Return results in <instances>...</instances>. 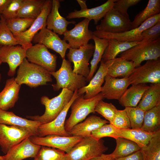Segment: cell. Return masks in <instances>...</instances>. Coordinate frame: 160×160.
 I'll use <instances>...</instances> for the list:
<instances>
[{"label": "cell", "instance_id": "obj_1", "mask_svg": "<svg viewBox=\"0 0 160 160\" xmlns=\"http://www.w3.org/2000/svg\"><path fill=\"white\" fill-rule=\"evenodd\" d=\"M15 79L19 85L25 84L31 87L45 85L52 80L49 72L29 62L26 58L19 65Z\"/></svg>", "mask_w": 160, "mask_h": 160}, {"label": "cell", "instance_id": "obj_2", "mask_svg": "<svg viewBox=\"0 0 160 160\" xmlns=\"http://www.w3.org/2000/svg\"><path fill=\"white\" fill-rule=\"evenodd\" d=\"M73 93V92L63 88L58 95L52 98L46 96H42L41 102L45 107L44 113L41 116H27L26 117L39 122L41 124L52 121L70 101Z\"/></svg>", "mask_w": 160, "mask_h": 160}, {"label": "cell", "instance_id": "obj_3", "mask_svg": "<svg viewBox=\"0 0 160 160\" xmlns=\"http://www.w3.org/2000/svg\"><path fill=\"white\" fill-rule=\"evenodd\" d=\"M119 56L132 62L135 68L144 61L157 60L160 57V38L146 41L143 40L140 44L120 53Z\"/></svg>", "mask_w": 160, "mask_h": 160}, {"label": "cell", "instance_id": "obj_4", "mask_svg": "<svg viewBox=\"0 0 160 160\" xmlns=\"http://www.w3.org/2000/svg\"><path fill=\"white\" fill-rule=\"evenodd\" d=\"M50 73L56 80V83L52 85L55 91L65 88L74 92L86 86V78L74 73L71 62L65 59L58 70Z\"/></svg>", "mask_w": 160, "mask_h": 160}, {"label": "cell", "instance_id": "obj_5", "mask_svg": "<svg viewBox=\"0 0 160 160\" xmlns=\"http://www.w3.org/2000/svg\"><path fill=\"white\" fill-rule=\"evenodd\" d=\"M101 93L89 99H85L84 95L79 96L72 104L71 114L65 123V129L68 132L77 124L84 120L91 113H95V108L103 99Z\"/></svg>", "mask_w": 160, "mask_h": 160}, {"label": "cell", "instance_id": "obj_6", "mask_svg": "<svg viewBox=\"0 0 160 160\" xmlns=\"http://www.w3.org/2000/svg\"><path fill=\"white\" fill-rule=\"evenodd\" d=\"M108 149L101 139L91 136L83 138L66 153L68 160H89L101 155Z\"/></svg>", "mask_w": 160, "mask_h": 160}, {"label": "cell", "instance_id": "obj_7", "mask_svg": "<svg viewBox=\"0 0 160 160\" xmlns=\"http://www.w3.org/2000/svg\"><path fill=\"white\" fill-rule=\"evenodd\" d=\"M96 25V31L111 33H120L132 30L129 17L123 15L113 7Z\"/></svg>", "mask_w": 160, "mask_h": 160}, {"label": "cell", "instance_id": "obj_8", "mask_svg": "<svg viewBox=\"0 0 160 160\" xmlns=\"http://www.w3.org/2000/svg\"><path fill=\"white\" fill-rule=\"evenodd\" d=\"M130 84L160 83V60L147 61L142 65L135 68L128 77Z\"/></svg>", "mask_w": 160, "mask_h": 160}, {"label": "cell", "instance_id": "obj_9", "mask_svg": "<svg viewBox=\"0 0 160 160\" xmlns=\"http://www.w3.org/2000/svg\"><path fill=\"white\" fill-rule=\"evenodd\" d=\"M159 21H160V13L148 19L138 27L124 32L111 33L95 30L93 32V34L101 39H114L120 41L128 42L140 41L143 40L141 35L142 32Z\"/></svg>", "mask_w": 160, "mask_h": 160}, {"label": "cell", "instance_id": "obj_10", "mask_svg": "<svg viewBox=\"0 0 160 160\" xmlns=\"http://www.w3.org/2000/svg\"><path fill=\"white\" fill-rule=\"evenodd\" d=\"M94 49L95 46L92 43L88 44L78 49H69L66 55L68 60L73 63L74 73L87 77L90 71L89 63L93 55Z\"/></svg>", "mask_w": 160, "mask_h": 160}, {"label": "cell", "instance_id": "obj_11", "mask_svg": "<svg viewBox=\"0 0 160 160\" xmlns=\"http://www.w3.org/2000/svg\"><path fill=\"white\" fill-rule=\"evenodd\" d=\"M57 56L51 53L43 44H36L28 48L26 58L30 62L43 68L49 72L55 71Z\"/></svg>", "mask_w": 160, "mask_h": 160}, {"label": "cell", "instance_id": "obj_12", "mask_svg": "<svg viewBox=\"0 0 160 160\" xmlns=\"http://www.w3.org/2000/svg\"><path fill=\"white\" fill-rule=\"evenodd\" d=\"M32 136L30 131L23 127L0 124V146L5 154L12 147Z\"/></svg>", "mask_w": 160, "mask_h": 160}, {"label": "cell", "instance_id": "obj_13", "mask_svg": "<svg viewBox=\"0 0 160 160\" xmlns=\"http://www.w3.org/2000/svg\"><path fill=\"white\" fill-rule=\"evenodd\" d=\"M78 90H76L74 92L70 101L53 120L47 123L41 124L39 126L38 136L42 137L50 135L70 136L65 129V119L72 104L75 100L80 96L78 95Z\"/></svg>", "mask_w": 160, "mask_h": 160}, {"label": "cell", "instance_id": "obj_14", "mask_svg": "<svg viewBox=\"0 0 160 160\" xmlns=\"http://www.w3.org/2000/svg\"><path fill=\"white\" fill-rule=\"evenodd\" d=\"M52 6V0H46L42 11L25 31L14 36L19 45L28 49L32 45L31 42L35 35L41 29L46 28V20Z\"/></svg>", "mask_w": 160, "mask_h": 160}, {"label": "cell", "instance_id": "obj_15", "mask_svg": "<svg viewBox=\"0 0 160 160\" xmlns=\"http://www.w3.org/2000/svg\"><path fill=\"white\" fill-rule=\"evenodd\" d=\"M83 138L76 136H65L55 135H50L44 137L32 136L29 137L34 144L69 152L73 147Z\"/></svg>", "mask_w": 160, "mask_h": 160}, {"label": "cell", "instance_id": "obj_16", "mask_svg": "<svg viewBox=\"0 0 160 160\" xmlns=\"http://www.w3.org/2000/svg\"><path fill=\"white\" fill-rule=\"evenodd\" d=\"M90 20L85 18L75 24L72 29L67 30L63 33V39L68 41L70 48L78 49L88 44L92 39L93 32L88 28Z\"/></svg>", "mask_w": 160, "mask_h": 160}, {"label": "cell", "instance_id": "obj_17", "mask_svg": "<svg viewBox=\"0 0 160 160\" xmlns=\"http://www.w3.org/2000/svg\"><path fill=\"white\" fill-rule=\"evenodd\" d=\"M32 41L40 44L52 49L60 54L62 59H65L67 50L70 48L66 41L61 39L56 33L46 28L40 30L34 36Z\"/></svg>", "mask_w": 160, "mask_h": 160}, {"label": "cell", "instance_id": "obj_18", "mask_svg": "<svg viewBox=\"0 0 160 160\" xmlns=\"http://www.w3.org/2000/svg\"><path fill=\"white\" fill-rule=\"evenodd\" d=\"M27 50L20 45L0 46V60L9 65L8 76L15 75L17 68L26 58Z\"/></svg>", "mask_w": 160, "mask_h": 160}, {"label": "cell", "instance_id": "obj_19", "mask_svg": "<svg viewBox=\"0 0 160 160\" xmlns=\"http://www.w3.org/2000/svg\"><path fill=\"white\" fill-rule=\"evenodd\" d=\"M112 61V60L106 61L101 60L100 67L95 74L88 85L78 90V95L80 96L85 93L84 95V98L89 99L100 93L102 85L105 81V77L107 75L108 68Z\"/></svg>", "mask_w": 160, "mask_h": 160}, {"label": "cell", "instance_id": "obj_20", "mask_svg": "<svg viewBox=\"0 0 160 160\" xmlns=\"http://www.w3.org/2000/svg\"><path fill=\"white\" fill-rule=\"evenodd\" d=\"M130 85L128 78H116L107 75L101 93L103 98L119 100Z\"/></svg>", "mask_w": 160, "mask_h": 160}, {"label": "cell", "instance_id": "obj_21", "mask_svg": "<svg viewBox=\"0 0 160 160\" xmlns=\"http://www.w3.org/2000/svg\"><path fill=\"white\" fill-rule=\"evenodd\" d=\"M41 146L34 144L29 137L10 148L3 156L4 160H23L28 158H34L36 156Z\"/></svg>", "mask_w": 160, "mask_h": 160}, {"label": "cell", "instance_id": "obj_22", "mask_svg": "<svg viewBox=\"0 0 160 160\" xmlns=\"http://www.w3.org/2000/svg\"><path fill=\"white\" fill-rule=\"evenodd\" d=\"M117 0H108L102 4L91 8H87L79 10H75L69 13L66 17L68 19L84 17L90 20H93L95 24L103 18L106 13L111 8Z\"/></svg>", "mask_w": 160, "mask_h": 160}, {"label": "cell", "instance_id": "obj_23", "mask_svg": "<svg viewBox=\"0 0 160 160\" xmlns=\"http://www.w3.org/2000/svg\"><path fill=\"white\" fill-rule=\"evenodd\" d=\"M60 7V1L52 0V6L46 20L47 28L60 35H63L70 24H74L75 21H68L60 14L59 9Z\"/></svg>", "mask_w": 160, "mask_h": 160}, {"label": "cell", "instance_id": "obj_24", "mask_svg": "<svg viewBox=\"0 0 160 160\" xmlns=\"http://www.w3.org/2000/svg\"><path fill=\"white\" fill-rule=\"evenodd\" d=\"M0 124L9 126H17L26 129L33 136H38V128L41 124L16 115L12 112L0 109Z\"/></svg>", "mask_w": 160, "mask_h": 160}, {"label": "cell", "instance_id": "obj_25", "mask_svg": "<svg viewBox=\"0 0 160 160\" xmlns=\"http://www.w3.org/2000/svg\"><path fill=\"white\" fill-rule=\"evenodd\" d=\"M20 87L14 77L6 80L4 88L0 92V109L7 111L14 107L19 99Z\"/></svg>", "mask_w": 160, "mask_h": 160}, {"label": "cell", "instance_id": "obj_26", "mask_svg": "<svg viewBox=\"0 0 160 160\" xmlns=\"http://www.w3.org/2000/svg\"><path fill=\"white\" fill-rule=\"evenodd\" d=\"M109 122L99 116L91 115L83 122L76 125L68 133L70 136L82 138L90 136L92 131Z\"/></svg>", "mask_w": 160, "mask_h": 160}, {"label": "cell", "instance_id": "obj_27", "mask_svg": "<svg viewBox=\"0 0 160 160\" xmlns=\"http://www.w3.org/2000/svg\"><path fill=\"white\" fill-rule=\"evenodd\" d=\"M159 131L150 133L141 128L118 129L117 135L118 137L126 138L135 143L141 148L146 146Z\"/></svg>", "mask_w": 160, "mask_h": 160}, {"label": "cell", "instance_id": "obj_28", "mask_svg": "<svg viewBox=\"0 0 160 160\" xmlns=\"http://www.w3.org/2000/svg\"><path fill=\"white\" fill-rule=\"evenodd\" d=\"M149 87L145 84L132 85L126 90L119 100V103L125 107H136Z\"/></svg>", "mask_w": 160, "mask_h": 160}, {"label": "cell", "instance_id": "obj_29", "mask_svg": "<svg viewBox=\"0 0 160 160\" xmlns=\"http://www.w3.org/2000/svg\"><path fill=\"white\" fill-rule=\"evenodd\" d=\"M135 66L133 63L121 57L112 59L109 66L107 75L114 78H128L132 73Z\"/></svg>", "mask_w": 160, "mask_h": 160}, {"label": "cell", "instance_id": "obj_30", "mask_svg": "<svg viewBox=\"0 0 160 160\" xmlns=\"http://www.w3.org/2000/svg\"><path fill=\"white\" fill-rule=\"evenodd\" d=\"M160 104V83L149 86L136 107L145 112Z\"/></svg>", "mask_w": 160, "mask_h": 160}, {"label": "cell", "instance_id": "obj_31", "mask_svg": "<svg viewBox=\"0 0 160 160\" xmlns=\"http://www.w3.org/2000/svg\"><path fill=\"white\" fill-rule=\"evenodd\" d=\"M142 41L128 42L120 41L114 39H108V45L103 55L102 60L106 61L113 59L119 54L140 44Z\"/></svg>", "mask_w": 160, "mask_h": 160}, {"label": "cell", "instance_id": "obj_32", "mask_svg": "<svg viewBox=\"0 0 160 160\" xmlns=\"http://www.w3.org/2000/svg\"><path fill=\"white\" fill-rule=\"evenodd\" d=\"M46 0H23L17 17L35 20L41 14Z\"/></svg>", "mask_w": 160, "mask_h": 160}, {"label": "cell", "instance_id": "obj_33", "mask_svg": "<svg viewBox=\"0 0 160 160\" xmlns=\"http://www.w3.org/2000/svg\"><path fill=\"white\" fill-rule=\"evenodd\" d=\"M92 39L95 42V49L93 57L90 62V72L88 76L86 78L87 82L89 81L93 77L98 64L102 60L108 43V39L100 38L94 35Z\"/></svg>", "mask_w": 160, "mask_h": 160}, {"label": "cell", "instance_id": "obj_34", "mask_svg": "<svg viewBox=\"0 0 160 160\" xmlns=\"http://www.w3.org/2000/svg\"><path fill=\"white\" fill-rule=\"evenodd\" d=\"M160 13V0H149L145 8L139 12L132 21V29L139 27L150 18Z\"/></svg>", "mask_w": 160, "mask_h": 160}, {"label": "cell", "instance_id": "obj_35", "mask_svg": "<svg viewBox=\"0 0 160 160\" xmlns=\"http://www.w3.org/2000/svg\"><path fill=\"white\" fill-rule=\"evenodd\" d=\"M116 140V147L111 154L116 159L127 156L141 149L135 143L127 138L118 137Z\"/></svg>", "mask_w": 160, "mask_h": 160}, {"label": "cell", "instance_id": "obj_36", "mask_svg": "<svg viewBox=\"0 0 160 160\" xmlns=\"http://www.w3.org/2000/svg\"><path fill=\"white\" fill-rule=\"evenodd\" d=\"M141 128L150 133L160 130V104L145 112Z\"/></svg>", "mask_w": 160, "mask_h": 160}, {"label": "cell", "instance_id": "obj_37", "mask_svg": "<svg viewBox=\"0 0 160 160\" xmlns=\"http://www.w3.org/2000/svg\"><path fill=\"white\" fill-rule=\"evenodd\" d=\"M141 151L143 160H160V131Z\"/></svg>", "mask_w": 160, "mask_h": 160}, {"label": "cell", "instance_id": "obj_38", "mask_svg": "<svg viewBox=\"0 0 160 160\" xmlns=\"http://www.w3.org/2000/svg\"><path fill=\"white\" fill-rule=\"evenodd\" d=\"M33 160H68L66 154L58 149L41 146Z\"/></svg>", "mask_w": 160, "mask_h": 160}, {"label": "cell", "instance_id": "obj_39", "mask_svg": "<svg viewBox=\"0 0 160 160\" xmlns=\"http://www.w3.org/2000/svg\"><path fill=\"white\" fill-rule=\"evenodd\" d=\"M35 20L17 17L6 20L8 28L14 36L25 31L33 22Z\"/></svg>", "mask_w": 160, "mask_h": 160}, {"label": "cell", "instance_id": "obj_40", "mask_svg": "<svg viewBox=\"0 0 160 160\" xmlns=\"http://www.w3.org/2000/svg\"><path fill=\"white\" fill-rule=\"evenodd\" d=\"M19 43L10 30L6 20L1 15L0 20V46L16 45Z\"/></svg>", "mask_w": 160, "mask_h": 160}, {"label": "cell", "instance_id": "obj_41", "mask_svg": "<svg viewBox=\"0 0 160 160\" xmlns=\"http://www.w3.org/2000/svg\"><path fill=\"white\" fill-rule=\"evenodd\" d=\"M129 119L131 128H141L145 111L137 107H125L124 109Z\"/></svg>", "mask_w": 160, "mask_h": 160}, {"label": "cell", "instance_id": "obj_42", "mask_svg": "<svg viewBox=\"0 0 160 160\" xmlns=\"http://www.w3.org/2000/svg\"><path fill=\"white\" fill-rule=\"evenodd\" d=\"M118 110L111 103H108L100 100L97 105L95 111L106 119L111 124Z\"/></svg>", "mask_w": 160, "mask_h": 160}, {"label": "cell", "instance_id": "obj_43", "mask_svg": "<svg viewBox=\"0 0 160 160\" xmlns=\"http://www.w3.org/2000/svg\"><path fill=\"white\" fill-rule=\"evenodd\" d=\"M118 129L110 124H106L92 131L91 136L98 140L105 137H113L116 139L118 137L117 135Z\"/></svg>", "mask_w": 160, "mask_h": 160}, {"label": "cell", "instance_id": "obj_44", "mask_svg": "<svg viewBox=\"0 0 160 160\" xmlns=\"http://www.w3.org/2000/svg\"><path fill=\"white\" fill-rule=\"evenodd\" d=\"M23 0H12L1 15L6 20L17 17Z\"/></svg>", "mask_w": 160, "mask_h": 160}, {"label": "cell", "instance_id": "obj_45", "mask_svg": "<svg viewBox=\"0 0 160 160\" xmlns=\"http://www.w3.org/2000/svg\"><path fill=\"white\" fill-rule=\"evenodd\" d=\"M111 124L119 129L130 128V121L124 109L118 110Z\"/></svg>", "mask_w": 160, "mask_h": 160}, {"label": "cell", "instance_id": "obj_46", "mask_svg": "<svg viewBox=\"0 0 160 160\" xmlns=\"http://www.w3.org/2000/svg\"><path fill=\"white\" fill-rule=\"evenodd\" d=\"M141 1L140 0H117L113 7L124 16L129 17L127 12L128 9Z\"/></svg>", "mask_w": 160, "mask_h": 160}, {"label": "cell", "instance_id": "obj_47", "mask_svg": "<svg viewBox=\"0 0 160 160\" xmlns=\"http://www.w3.org/2000/svg\"><path fill=\"white\" fill-rule=\"evenodd\" d=\"M141 35L143 40L145 41L155 40L160 38V21L143 31Z\"/></svg>", "mask_w": 160, "mask_h": 160}, {"label": "cell", "instance_id": "obj_48", "mask_svg": "<svg viewBox=\"0 0 160 160\" xmlns=\"http://www.w3.org/2000/svg\"><path fill=\"white\" fill-rule=\"evenodd\" d=\"M116 160H143V155L141 150L127 156L116 159Z\"/></svg>", "mask_w": 160, "mask_h": 160}, {"label": "cell", "instance_id": "obj_49", "mask_svg": "<svg viewBox=\"0 0 160 160\" xmlns=\"http://www.w3.org/2000/svg\"><path fill=\"white\" fill-rule=\"evenodd\" d=\"M89 160H116L111 154H102L100 155L94 157Z\"/></svg>", "mask_w": 160, "mask_h": 160}, {"label": "cell", "instance_id": "obj_50", "mask_svg": "<svg viewBox=\"0 0 160 160\" xmlns=\"http://www.w3.org/2000/svg\"><path fill=\"white\" fill-rule=\"evenodd\" d=\"M12 0H0V14L2 12L11 2Z\"/></svg>", "mask_w": 160, "mask_h": 160}, {"label": "cell", "instance_id": "obj_51", "mask_svg": "<svg viewBox=\"0 0 160 160\" xmlns=\"http://www.w3.org/2000/svg\"><path fill=\"white\" fill-rule=\"evenodd\" d=\"M77 1L80 6L81 9H84L87 8L86 3V0H77Z\"/></svg>", "mask_w": 160, "mask_h": 160}, {"label": "cell", "instance_id": "obj_52", "mask_svg": "<svg viewBox=\"0 0 160 160\" xmlns=\"http://www.w3.org/2000/svg\"><path fill=\"white\" fill-rule=\"evenodd\" d=\"M0 160H4L3 156H0Z\"/></svg>", "mask_w": 160, "mask_h": 160}, {"label": "cell", "instance_id": "obj_53", "mask_svg": "<svg viewBox=\"0 0 160 160\" xmlns=\"http://www.w3.org/2000/svg\"><path fill=\"white\" fill-rule=\"evenodd\" d=\"M2 63V62L0 60V65ZM1 74L0 73V82L1 81Z\"/></svg>", "mask_w": 160, "mask_h": 160}, {"label": "cell", "instance_id": "obj_54", "mask_svg": "<svg viewBox=\"0 0 160 160\" xmlns=\"http://www.w3.org/2000/svg\"><path fill=\"white\" fill-rule=\"evenodd\" d=\"M1 15L0 14V20Z\"/></svg>", "mask_w": 160, "mask_h": 160}]
</instances>
